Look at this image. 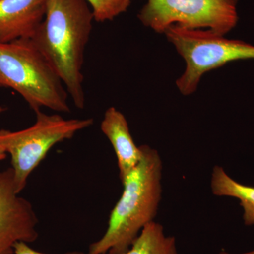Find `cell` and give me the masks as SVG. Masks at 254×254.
Returning <instances> with one entry per match:
<instances>
[{
	"instance_id": "1",
	"label": "cell",
	"mask_w": 254,
	"mask_h": 254,
	"mask_svg": "<svg viewBox=\"0 0 254 254\" xmlns=\"http://www.w3.org/2000/svg\"><path fill=\"white\" fill-rule=\"evenodd\" d=\"M93 20L86 0H48L44 20L31 38L81 110L86 106L82 68Z\"/></svg>"
},
{
	"instance_id": "2",
	"label": "cell",
	"mask_w": 254,
	"mask_h": 254,
	"mask_svg": "<svg viewBox=\"0 0 254 254\" xmlns=\"http://www.w3.org/2000/svg\"><path fill=\"white\" fill-rule=\"evenodd\" d=\"M141 146V160L122 182L123 194L112 210L106 232L87 254H123L143 227L154 221L161 200L163 163L158 150Z\"/></svg>"
},
{
	"instance_id": "3",
	"label": "cell",
	"mask_w": 254,
	"mask_h": 254,
	"mask_svg": "<svg viewBox=\"0 0 254 254\" xmlns=\"http://www.w3.org/2000/svg\"><path fill=\"white\" fill-rule=\"evenodd\" d=\"M0 87L17 92L35 113H69L68 94L31 39L0 43Z\"/></svg>"
},
{
	"instance_id": "4",
	"label": "cell",
	"mask_w": 254,
	"mask_h": 254,
	"mask_svg": "<svg viewBox=\"0 0 254 254\" xmlns=\"http://www.w3.org/2000/svg\"><path fill=\"white\" fill-rule=\"evenodd\" d=\"M34 125L20 131L0 130V148L11 156L16 193L26 186L32 172L60 142L93 125V118L64 119L58 115L36 112Z\"/></svg>"
},
{
	"instance_id": "5",
	"label": "cell",
	"mask_w": 254,
	"mask_h": 254,
	"mask_svg": "<svg viewBox=\"0 0 254 254\" xmlns=\"http://www.w3.org/2000/svg\"><path fill=\"white\" fill-rule=\"evenodd\" d=\"M164 34L186 64L176 81L182 95H190L198 88L202 76L231 62L254 59V46L230 40L209 29H191L173 26Z\"/></svg>"
},
{
	"instance_id": "6",
	"label": "cell",
	"mask_w": 254,
	"mask_h": 254,
	"mask_svg": "<svg viewBox=\"0 0 254 254\" xmlns=\"http://www.w3.org/2000/svg\"><path fill=\"white\" fill-rule=\"evenodd\" d=\"M238 0H147L138 14L145 27L165 33L173 26L225 36L236 26Z\"/></svg>"
},
{
	"instance_id": "7",
	"label": "cell",
	"mask_w": 254,
	"mask_h": 254,
	"mask_svg": "<svg viewBox=\"0 0 254 254\" xmlns=\"http://www.w3.org/2000/svg\"><path fill=\"white\" fill-rule=\"evenodd\" d=\"M38 223L33 205L16 193L13 169L0 172V254H14L18 242H35Z\"/></svg>"
},
{
	"instance_id": "8",
	"label": "cell",
	"mask_w": 254,
	"mask_h": 254,
	"mask_svg": "<svg viewBox=\"0 0 254 254\" xmlns=\"http://www.w3.org/2000/svg\"><path fill=\"white\" fill-rule=\"evenodd\" d=\"M48 0H0V43L31 38L46 16Z\"/></svg>"
},
{
	"instance_id": "9",
	"label": "cell",
	"mask_w": 254,
	"mask_h": 254,
	"mask_svg": "<svg viewBox=\"0 0 254 254\" xmlns=\"http://www.w3.org/2000/svg\"><path fill=\"white\" fill-rule=\"evenodd\" d=\"M100 128L113 145L118 160L119 176L123 182L141 160V146H137L126 118L115 107L105 112Z\"/></svg>"
},
{
	"instance_id": "10",
	"label": "cell",
	"mask_w": 254,
	"mask_h": 254,
	"mask_svg": "<svg viewBox=\"0 0 254 254\" xmlns=\"http://www.w3.org/2000/svg\"><path fill=\"white\" fill-rule=\"evenodd\" d=\"M210 187L217 196L231 197L240 200L243 220L247 226L254 225V187L242 185L229 176L223 168L215 165L212 172Z\"/></svg>"
},
{
	"instance_id": "11",
	"label": "cell",
	"mask_w": 254,
	"mask_h": 254,
	"mask_svg": "<svg viewBox=\"0 0 254 254\" xmlns=\"http://www.w3.org/2000/svg\"><path fill=\"white\" fill-rule=\"evenodd\" d=\"M123 254H178L176 239L165 235L163 225L153 221L143 227Z\"/></svg>"
},
{
	"instance_id": "12",
	"label": "cell",
	"mask_w": 254,
	"mask_h": 254,
	"mask_svg": "<svg viewBox=\"0 0 254 254\" xmlns=\"http://www.w3.org/2000/svg\"><path fill=\"white\" fill-rule=\"evenodd\" d=\"M91 6L95 21L103 23L113 21L125 11L132 0H86Z\"/></svg>"
},
{
	"instance_id": "13",
	"label": "cell",
	"mask_w": 254,
	"mask_h": 254,
	"mask_svg": "<svg viewBox=\"0 0 254 254\" xmlns=\"http://www.w3.org/2000/svg\"><path fill=\"white\" fill-rule=\"evenodd\" d=\"M14 254H47L32 249L28 243L24 242H18L14 246ZM65 254H83L81 252H70Z\"/></svg>"
},
{
	"instance_id": "14",
	"label": "cell",
	"mask_w": 254,
	"mask_h": 254,
	"mask_svg": "<svg viewBox=\"0 0 254 254\" xmlns=\"http://www.w3.org/2000/svg\"><path fill=\"white\" fill-rule=\"evenodd\" d=\"M6 156H7V153L2 148H0V162L4 160L6 158Z\"/></svg>"
},
{
	"instance_id": "15",
	"label": "cell",
	"mask_w": 254,
	"mask_h": 254,
	"mask_svg": "<svg viewBox=\"0 0 254 254\" xmlns=\"http://www.w3.org/2000/svg\"><path fill=\"white\" fill-rule=\"evenodd\" d=\"M219 254H231L229 253V252H226V251L222 250L221 252L219 253ZM254 254V250L250 251V252H246V253L243 254Z\"/></svg>"
},
{
	"instance_id": "16",
	"label": "cell",
	"mask_w": 254,
	"mask_h": 254,
	"mask_svg": "<svg viewBox=\"0 0 254 254\" xmlns=\"http://www.w3.org/2000/svg\"><path fill=\"white\" fill-rule=\"evenodd\" d=\"M5 111H6V108H4V107L0 106V115L3 113H4Z\"/></svg>"
}]
</instances>
